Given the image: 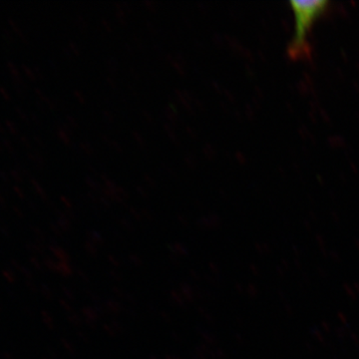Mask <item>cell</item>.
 Masks as SVG:
<instances>
[{
  "label": "cell",
  "mask_w": 359,
  "mask_h": 359,
  "mask_svg": "<svg viewBox=\"0 0 359 359\" xmlns=\"http://www.w3.org/2000/svg\"><path fill=\"white\" fill-rule=\"evenodd\" d=\"M330 6L327 0L313 1H290L295 20L294 36L287 46V54L290 58L299 60L306 59L311 54L309 35L316 20L325 15Z\"/></svg>",
  "instance_id": "6da1fadb"
}]
</instances>
